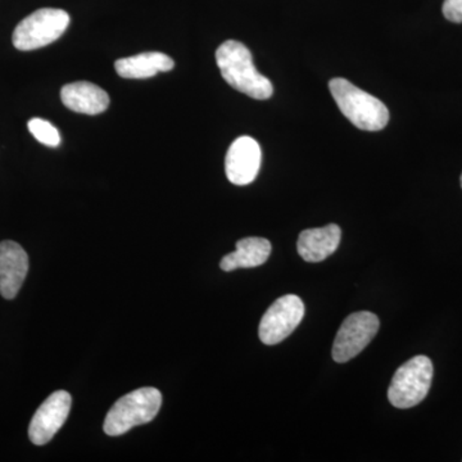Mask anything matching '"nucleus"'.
Listing matches in <instances>:
<instances>
[{
	"label": "nucleus",
	"instance_id": "obj_1",
	"mask_svg": "<svg viewBox=\"0 0 462 462\" xmlns=\"http://www.w3.org/2000/svg\"><path fill=\"white\" fill-rule=\"evenodd\" d=\"M216 62L224 80L234 89L258 100L273 96L272 81L257 71L251 51L242 42H223L216 51Z\"/></svg>",
	"mask_w": 462,
	"mask_h": 462
},
{
	"label": "nucleus",
	"instance_id": "obj_2",
	"mask_svg": "<svg viewBox=\"0 0 462 462\" xmlns=\"http://www.w3.org/2000/svg\"><path fill=\"white\" fill-rule=\"evenodd\" d=\"M329 89L340 112L358 129L379 132L387 126L389 111L382 100L355 87L346 79H333Z\"/></svg>",
	"mask_w": 462,
	"mask_h": 462
},
{
	"label": "nucleus",
	"instance_id": "obj_3",
	"mask_svg": "<svg viewBox=\"0 0 462 462\" xmlns=\"http://www.w3.org/2000/svg\"><path fill=\"white\" fill-rule=\"evenodd\" d=\"M162 404V394L156 388L136 389L121 397L111 407L106 418L105 433L107 436H123L138 425L148 424L156 418Z\"/></svg>",
	"mask_w": 462,
	"mask_h": 462
},
{
	"label": "nucleus",
	"instance_id": "obj_4",
	"mask_svg": "<svg viewBox=\"0 0 462 462\" xmlns=\"http://www.w3.org/2000/svg\"><path fill=\"white\" fill-rule=\"evenodd\" d=\"M433 363L427 356H416L394 374L388 400L397 409H411L425 400L433 382Z\"/></svg>",
	"mask_w": 462,
	"mask_h": 462
},
{
	"label": "nucleus",
	"instance_id": "obj_5",
	"mask_svg": "<svg viewBox=\"0 0 462 462\" xmlns=\"http://www.w3.org/2000/svg\"><path fill=\"white\" fill-rule=\"evenodd\" d=\"M69 14L63 9L42 8L23 18L14 29V48L29 51L58 41L69 25Z\"/></svg>",
	"mask_w": 462,
	"mask_h": 462
},
{
	"label": "nucleus",
	"instance_id": "obj_6",
	"mask_svg": "<svg viewBox=\"0 0 462 462\" xmlns=\"http://www.w3.org/2000/svg\"><path fill=\"white\" fill-rule=\"evenodd\" d=\"M380 322L373 312H355L343 321L333 346L336 363L345 364L366 348L378 333Z\"/></svg>",
	"mask_w": 462,
	"mask_h": 462
},
{
	"label": "nucleus",
	"instance_id": "obj_7",
	"mask_svg": "<svg viewBox=\"0 0 462 462\" xmlns=\"http://www.w3.org/2000/svg\"><path fill=\"white\" fill-rule=\"evenodd\" d=\"M305 316V305L296 294L276 300L264 312L258 336L263 345L273 346L288 338Z\"/></svg>",
	"mask_w": 462,
	"mask_h": 462
},
{
	"label": "nucleus",
	"instance_id": "obj_8",
	"mask_svg": "<svg viewBox=\"0 0 462 462\" xmlns=\"http://www.w3.org/2000/svg\"><path fill=\"white\" fill-rule=\"evenodd\" d=\"M71 403L69 392L57 391L41 404L29 427V438L33 445L44 446L53 439L69 418Z\"/></svg>",
	"mask_w": 462,
	"mask_h": 462
},
{
	"label": "nucleus",
	"instance_id": "obj_9",
	"mask_svg": "<svg viewBox=\"0 0 462 462\" xmlns=\"http://www.w3.org/2000/svg\"><path fill=\"white\" fill-rule=\"evenodd\" d=\"M260 144L251 136L236 139L225 158V172L234 185L251 184L257 178L261 167Z\"/></svg>",
	"mask_w": 462,
	"mask_h": 462
},
{
	"label": "nucleus",
	"instance_id": "obj_10",
	"mask_svg": "<svg viewBox=\"0 0 462 462\" xmlns=\"http://www.w3.org/2000/svg\"><path fill=\"white\" fill-rule=\"evenodd\" d=\"M29 273V256L16 242L0 243V294L14 300Z\"/></svg>",
	"mask_w": 462,
	"mask_h": 462
},
{
	"label": "nucleus",
	"instance_id": "obj_11",
	"mask_svg": "<svg viewBox=\"0 0 462 462\" xmlns=\"http://www.w3.org/2000/svg\"><path fill=\"white\" fill-rule=\"evenodd\" d=\"M340 238L342 230L336 224L303 230L297 242L298 254L306 263H321L338 249Z\"/></svg>",
	"mask_w": 462,
	"mask_h": 462
},
{
	"label": "nucleus",
	"instance_id": "obj_12",
	"mask_svg": "<svg viewBox=\"0 0 462 462\" xmlns=\"http://www.w3.org/2000/svg\"><path fill=\"white\" fill-rule=\"evenodd\" d=\"M60 99L71 111L89 116L102 114L109 106L107 91L88 81L65 85L60 90Z\"/></svg>",
	"mask_w": 462,
	"mask_h": 462
},
{
	"label": "nucleus",
	"instance_id": "obj_13",
	"mask_svg": "<svg viewBox=\"0 0 462 462\" xmlns=\"http://www.w3.org/2000/svg\"><path fill=\"white\" fill-rule=\"evenodd\" d=\"M175 67L172 58L160 51L136 54L116 60V72L124 79L153 78L160 72H169Z\"/></svg>",
	"mask_w": 462,
	"mask_h": 462
},
{
	"label": "nucleus",
	"instance_id": "obj_14",
	"mask_svg": "<svg viewBox=\"0 0 462 462\" xmlns=\"http://www.w3.org/2000/svg\"><path fill=\"white\" fill-rule=\"evenodd\" d=\"M270 254H272V243L267 239L256 238V236L240 239L236 243V251L226 254L221 260L220 267L226 273L238 269H252L266 263Z\"/></svg>",
	"mask_w": 462,
	"mask_h": 462
},
{
	"label": "nucleus",
	"instance_id": "obj_15",
	"mask_svg": "<svg viewBox=\"0 0 462 462\" xmlns=\"http://www.w3.org/2000/svg\"><path fill=\"white\" fill-rule=\"evenodd\" d=\"M27 127H29V132L32 134L33 138L42 144L47 145V147H58L62 142L60 132L50 121L38 117L32 118L27 124Z\"/></svg>",
	"mask_w": 462,
	"mask_h": 462
},
{
	"label": "nucleus",
	"instance_id": "obj_16",
	"mask_svg": "<svg viewBox=\"0 0 462 462\" xmlns=\"http://www.w3.org/2000/svg\"><path fill=\"white\" fill-rule=\"evenodd\" d=\"M442 11L447 20L451 23H462V0H445Z\"/></svg>",
	"mask_w": 462,
	"mask_h": 462
},
{
	"label": "nucleus",
	"instance_id": "obj_17",
	"mask_svg": "<svg viewBox=\"0 0 462 462\" xmlns=\"http://www.w3.org/2000/svg\"><path fill=\"white\" fill-rule=\"evenodd\" d=\"M461 188H462V175H461Z\"/></svg>",
	"mask_w": 462,
	"mask_h": 462
}]
</instances>
